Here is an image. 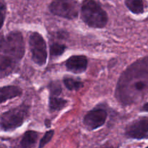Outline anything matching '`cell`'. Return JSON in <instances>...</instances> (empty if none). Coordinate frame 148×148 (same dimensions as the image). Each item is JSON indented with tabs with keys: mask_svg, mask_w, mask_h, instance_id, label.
<instances>
[{
	"mask_svg": "<svg viewBox=\"0 0 148 148\" xmlns=\"http://www.w3.org/2000/svg\"><path fill=\"white\" fill-rule=\"evenodd\" d=\"M28 107L20 105L6 111L0 116V129L4 131H12L20 127L27 118Z\"/></svg>",
	"mask_w": 148,
	"mask_h": 148,
	"instance_id": "cell-4",
	"label": "cell"
},
{
	"mask_svg": "<svg viewBox=\"0 0 148 148\" xmlns=\"http://www.w3.org/2000/svg\"><path fill=\"white\" fill-rule=\"evenodd\" d=\"M64 84L69 90H78L83 87V83L75 80L71 77H65L64 79Z\"/></svg>",
	"mask_w": 148,
	"mask_h": 148,
	"instance_id": "cell-14",
	"label": "cell"
},
{
	"mask_svg": "<svg viewBox=\"0 0 148 148\" xmlns=\"http://www.w3.org/2000/svg\"><path fill=\"white\" fill-rule=\"evenodd\" d=\"M6 11H7V6L4 1L0 0V29L2 27L5 20Z\"/></svg>",
	"mask_w": 148,
	"mask_h": 148,
	"instance_id": "cell-18",
	"label": "cell"
},
{
	"mask_svg": "<svg viewBox=\"0 0 148 148\" xmlns=\"http://www.w3.org/2000/svg\"><path fill=\"white\" fill-rule=\"evenodd\" d=\"M148 94V56L137 59L124 71L119 79L116 98L124 106H130Z\"/></svg>",
	"mask_w": 148,
	"mask_h": 148,
	"instance_id": "cell-1",
	"label": "cell"
},
{
	"mask_svg": "<svg viewBox=\"0 0 148 148\" xmlns=\"http://www.w3.org/2000/svg\"><path fill=\"white\" fill-rule=\"evenodd\" d=\"M45 125L47 127H50L51 125V123L50 120L46 119V121H45Z\"/></svg>",
	"mask_w": 148,
	"mask_h": 148,
	"instance_id": "cell-20",
	"label": "cell"
},
{
	"mask_svg": "<svg viewBox=\"0 0 148 148\" xmlns=\"http://www.w3.org/2000/svg\"><path fill=\"white\" fill-rule=\"evenodd\" d=\"M125 134L128 138L143 140L148 137V118L143 117L127 127Z\"/></svg>",
	"mask_w": 148,
	"mask_h": 148,
	"instance_id": "cell-7",
	"label": "cell"
},
{
	"mask_svg": "<svg viewBox=\"0 0 148 148\" xmlns=\"http://www.w3.org/2000/svg\"><path fill=\"white\" fill-rule=\"evenodd\" d=\"M53 134H54V131L53 130H49V131L46 132V134H44V136L40 140L38 148H43L47 143H49L52 139V137H53Z\"/></svg>",
	"mask_w": 148,
	"mask_h": 148,
	"instance_id": "cell-17",
	"label": "cell"
},
{
	"mask_svg": "<svg viewBox=\"0 0 148 148\" xmlns=\"http://www.w3.org/2000/svg\"><path fill=\"white\" fill-rule=\"evenodd\" d=\"M38 140V134L35 131H27L23 135L20 142L22 148H32L35 145Z\"/></svg>",
	"mask_w": 148,
	"mask_h": 148,
	"instance_id": "cell-11",
	"label": "cell"
},
{
	"mask_svg": "<svg viewBox=\"0 0 148 148\" xmlns=\"http://www.w3.org/2000/svg\"><path fill=\"white\" fill-rule=\"evenodd\" d=\"M125 4L130 12L135 14H140L144 13V2L142 0H127Z\"/></svg>",
	"mask_w": 148,
	"mask_h": 148,
	"instance_id": "cell-12",
	"label": "cell"
},
{
	"mask_svg": "<svg viewBox=\"0 0 148 148\" xmlns=\"http://www.w3.org/2000/svg\"><path fill=\"white\" fill-rule=\"evenodd\" d=\"M29 46L33 62L39 66L45 64L47 59V50L43 36L36 32L32 33L29 38Z\"/></svg>",
	"mask_w": 148,
	"mask_h": 148,
	"instance_id": "cell-5",
	"label": "cell"
},
{
	"mask_svg": "<svg viewBox=\"0 0 148 148\" xmlns=\"http://www.w3.org/2000/svg\"><path fill=\"white\" fill-rule=\"evenodd\" d=\"M49 90H50V96L58 97L62 92L61 85L57 82H51L49 86Z\"/></svg>",
	"mask_w": 148,
	"mask_h": 148,
	"instance_id": "cell-16",
	"label": "cell"
},
{
	"mask_svg": "<svg viewBox=\"0 0 148 148\" xmlns=\"http://www.w3.org/2000/svg\"><path fill=\"white\" fill-rule=\"evenodd\" d=\"M142 111H144V112L148 113V102L145 103L143 106V107H142Z\"/></svg>",
	"mask_w": 148,
	"mask_h": 148,
	"instance_id": "cell-19",
	"label": "cell"
},
{
	"mask_svg": "<svg viewBox=\"0 0 148 148\" xmlns=\"http://www.w3.org/2000/svg\"><path fill=\"white\" fill-rule=\"evenodd\" d=\"M103 148H113L112 147H110V146H107V147H104Z\"/></svg>",
	"mask_w": 148,
	"mask_h": 148,
	"instance_id": "cell-21",
	"label": "cell"
},
{
	"mask_svg": "<svg viewBox=\"0 0 148 148\" xmlns=\"http://www.w3.org/2000/svg\"><path fill=\"white\" fill-rule=\"evenodd\" d=\"M23 91L20 88L14 85H8L0 88V104L16 97L20 96Z\"/></svg>",
	"mask_w": 148,
	"mask_h": 148,
	"instance_id": "cell-10",
	"label": "cell"
},
{
	"mask_svg": "<svg viewBox=\"0 0 148 148\" xmlns=\"http://www.w3.org/2000/svg\"><path fill=\"white\" fill-rule=\"evenodd\" d=\"M66 47L64 44L59 43H54L51 45L50 53L51 56H59L62 55L66 50Z\"/></svg>",
	"mask_w": 148,
	"mask_h": 148,
	"instance_id": "cell-15",
	"label": "cell"
},
{
	"mask_svg": "<svg viewBox=\"0 0 148 148\" xmlns=\"http://www.w3.org/2000/svg\"><path fill=\"white\" fill-rule=\"evenodd\" d=\"M67 69L73 73H82L85 72L88 66L87 57L82 55L72 56L66 62Z\"/></svg>",
	"mask_w": 148,
	"mask_h": 148,
	"instance_id": "cell-9",
	"label": "cell"
},
{
	"mask_svg": "<svg viewBox=\"0 0 148 148\" xmlns=\"http://www.w3.org/2000/svg\"><path fill=\"white\" fill-rule=\"evenodd\" d=\"M0 51L13 60H20L25 54V43L23 35L19 31L9 33L0 41Z\"/></svg>",
	"mask_w": 148,
	"mask_h": 148,
	"instance_id": "cell-3",
	"label": "cell"
},
{
	"mask_svg": "<svg viewBox=\"0 0 148 148\" xmlns=\"http://www.w3.org/2000/svg\"><path fill=\"white\" fill-rule=\"evenodd\" d=\"M80 13L82 20L91 27L102 28L108 23L107 13L92 0H86L82 2Z\"/></svg>",
	"mask_w": 148,
	"mask_h": 148,
	"instance_id": "cell-2",
	"label": "cell"
},
{
	"mask_svg": "<svg viewBox=\"0 0 148 148\" xmlns=\"http://www.w3.org/2000/svg\"><path fill=\"white\" fill-rule=\"evenodd\" d=\"M107 119V112L103 109L89 111L84 117V124L90 130H96L103 125Z\"/></svg>",
	"mask_w": 148,
	"mask_h": 148,
	"instance_id": "cell-8",
	"label": "cell"
},
{
	"mask_svg": "<svg viewBox=\"0 0 148 148\" xmlns=\"http://www.w3.org/2000/svg\"><path fill=\"white\" fill-rule=\"evenodd\" d=\"M49 10L52 14L64 18H76L78 16L77 3L74 1H53L49 5Z\"/></svg>",
	"mask_w": 148,
	"mask_h": 148,
	"instance_id": "cell-6",
	"label": "cell"
},
{
	"mask_svg": "<svg viewBox=\"0 0 148 148\" xmlns=\"http://www.w3.org/2000/svg\"><path fill=\"white\" fill-rule=\"evenodd\" d=\"M66 103L67 101L64 100L63 98L55 96H50L49 98V109L51 112L62 109L66 105Z\"/></svg>",
	"mask_w": 148,
	"mask_h": 148,
	"instance_id": "cell-13",
	"label": "cell"
},
{
	"mask_svg": "<svg viewBox=\"0 0 148 148\" xmlns=\"http://www.w3.org/2000/svg\"><path fill=\"white\" fill-rule=\"evenodd\" d=\"M146 148H148V146H147V147H146Z\"/></svg>",
	"mask_w": 148,
	"mask_h": 148,
	"instance_id": "cell-22",
	"label": "cell"
}]
</instances>
